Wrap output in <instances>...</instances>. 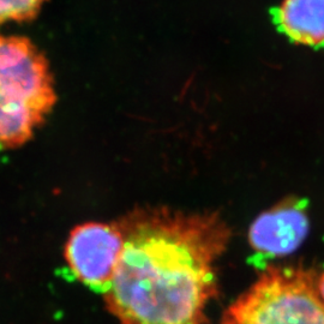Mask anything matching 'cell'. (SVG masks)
Here are the masks:
<instances>
[{
  "label": "cell",
  "instance_id": "cell-2",
  "mask_svg": "<svg viewBox=\"0 0 324 324\" xmlns=\"http://www.w3.org/2000/svg\"><path fill=\"white\" fill-rule=\"evenodd\" d=\"M58 103L49 59L32 38L0 33V150L25 146Z\"/></svg>",
  "mask_w": 324,
  "mask_h": 324
},
{
  "label": "cell",
  "instance_id": "cell-4",
  "mask_svg": "<svg viewBox=\"0 0 324 324\" xmlns=\"http://www.w3.org/2000/svg\"><path fill=\"white\" fill-rule=\"evenodd\" d=\"M123 248L124 234L118 225L90 222L70 233L65 259L77 280L105 292L112 282Z\"/></svg>",
  "mask_w": 324,
  "mask_h": 324
},
{
  "label": "cell",
  "instance_id": "cell-1",
  "mask_svg": "<svg viewBox=\"0 0 324 324\" xmlns=\"http://www.w3.org/2000/svg\"><path fill=\"white\" fill-rule=\"evenodd\" d=\"M124 248L105 291L121 324H206L230 229L215 212L148 209L119 225Z\"/></svg>",
  "mask_w": 324,
  "mask_h": 324
},
{
  "label": "cell",
  "instance_id": "cell-8",
  "mask_svg": "<svg viewBox=\"0 0 324 324\" xmlns=\"http://www.w3.org/2000/svg\"><path fill=\"white\" fill-rule=\"evenodd\" d=\"M318 289H320L321 295H322L324 299V273L322 274V276L320 277V280H318Z\"/></svg>",
  "mask_w": 324,
  "mask_h": 324
},
{
  "label": "cell",
  "instance_id": "cell-7",
  "mask_svg": "<svg viewBox=\"0 0 324 324\" xmlns=\"http://www.w3.org/2000/svg\"><path fill=\"white\" fill-rule=\"evenodd\" d=\"M49 0H0V25L35 20Z\"/></svg>",
  "mask_w": 324,
  "mask_h": 324
},
{
  "label": "cell",
  "instance_id": "cell-6",
  "mask_svg": "<svg viewBox=\"0 0 324 324\" xmlns=\"http://www.w3.org/2000/svg\"><path fill=\"white\" fill-rule=\"evenodd\" d=\"M275 18L280 30L294 42L324 46V0H284Z\"/></svg>",
  "mask_w": 324,
  "mask_h": 324
},
{
  "label": "cell",
  "instance_id": "cell-5",
  "mask_svg": "<svg viewBox=\"0 0 324 324\" xmlns=\"http://www.w3.org/2000/svg\"><path fill=\"white\" fill-rule=\"evenodd\" d=\"M308 226L306 214L298 204L285 203L258 216L248 238L258 252L281 256L299 248L307 235Z\"/></svg>",
  "mask_w": 324,
  "mask_h": 324
},
{
  "label": "cell",
  "instance_id": "cell-3",
  "mask_svg": "<svg viewBox=\"0 0 324 324\" xmlns=\"http://www.w3.org/2000/svg\"><path fill=\"white\" fill-rule=\"evenodd\" d=\"M221 324H324L318 281L300 268H269L225 312Z\"/></svg>",
  "mask_w": 324,
  "mask_h": 324
}]
</instances>
